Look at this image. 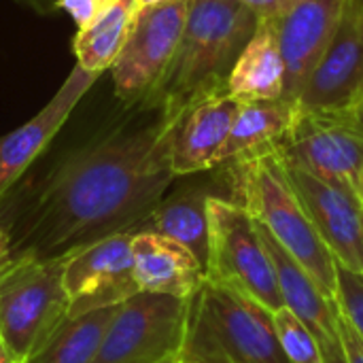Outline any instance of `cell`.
<instances>
[{
    "label": "cell",
    "mask_w": 363,
    "mask_h": 363,
    "mask_svg": "<svg viewBox=\"0 0 363 363\" xmlns=\"http://www.w3.org/2000/svg\"><path fill=\"white\" fill-rule=\"evenodd\" d=\"M174 119L157 117L70 151L47 174L0 198L13 259L72 255L102 238L138 232L177 179Z\"/></svg>",
    "instance_id": "obj_1"
},
{
    "label": "cell",
    "mask_w": 363,
    "mask_h": 363,
    "mask_svg": "<svg viewBox=\"0 0 363 363\" xmlns=\"http://www.w3.org/2000/svg\"><path fill=\"white\" fill-rule=\"evenodd\" d=\"M257 23L236 0H194L174 57L140 106L177 119L191 104L228 91V77Z\"/></svg>",
    "instance_id": "obj_2"
},
{
    "label": "cell",
    "mask_w": 363,
    "mask_h": 363,
    "mask_svg": "<svg viewBox=\"0 0 363 363\" xmlns=\"http://www.w3.org/2000/svg\"><path fill=\"white\" fill-rule=\"evenodd\" d=\"M223 166L230 200L259 221L330 300H338L336 259L308 219L279 155L268 151Z\"/></svg>",
    "instance_id": "obj_3"
},
{
    "label": "cell",
    "mask_w": 363,
    "mask_h": 363,
    "mask_svg": "<svg viewBox=\"0 0 363 363\" xmlns=\"http://www.w3.org/2000/svg\"><path fill=\"white\" fill-rule=\"evenodd\" d=\"M181 363H289L274 313L232 287L204 279L189 298Z\"/></svg>",
    "instance_id": "obj_4"
},
{
    "label": "cell",
    "mask_w": 363,
    "mask_h": 363,
    "mask_svg": "<svg viewBox=\"0 0 363 363\" xmlns=\"http://www.w3.org/2000/svg\"><path fill=\"white\" fill-rule=\"evenodd\" d=\"M68 257H19L0 272V338L19 363L40 351L70 315L64 285Z\"/></svg>",
    "instance_id": "obj_5"
},
{
    "label": "cell",
    "mask_w": 363,
    "mask_h": 363,
    "mask_svg": "<svg viewBox=\"0 0 363 363\" xmlns=\"http://www.w3.org/2000/svg\"><path fill=\"white\" fill-rule=\"evenodd\" d=\"M208 221L206 279L253 298L272 313L285 308L279 279L255 219L240 204L213 196L208 200Z\"/></svg>",
    "instance_id": "obj_6"
},
{
    "label": "cell",
    "mask_w": 363,
    "mask_h": 363,
    "mask_svg": "<svg viewBox=\"0 0 363 363\" xmlns=\"http://www.w3.org/2000/svg\"><path fill=\"white\" fill-rule=\"evenodd\" d=\"M189 300L138 291L121 302L94 363H162L177 359Z\"/></svg>",
    "instance_id": "obj_7"
},
{
    "label": "cell",
    "mask_w": 363,
    "mask_h": 363,
    "mask_svg": "<svg viewBox=\"0 0 363 363\" xmlns=\"http://www.w3.org/2000/svg\"><path fill=\"white\" fill-rule=\"evenodd\" d=\"M194 0H170L138 11L132 32L111 66L115 91L125 104H143L166 74L181 43Z\"/></svg>",
    "instance_id": "obj_8"
},
{
    "label": "cell",
    "mask_w": 363,
    "mask_h": 363,
    "mask_svg": "<svg viewBox=\"0 0 363 363\" xmlns=\"http://www.w3.org/2000/svg\"><path fill=\"white\" fill-rule=\"evenodd\" d=\"M281 162L355 189L363 170V128L347 111L300 113L274 149Z\"/></svg>",
    "instance_id": "obj_9"
},
{
    "label": "cell",
    "mask_w": 363,
    "mask_h": 363,
    "mask_svg": "<svg viewBox=\"0 0 363 363\" xmlns=\"http://www.w3.org/2000/svg\"><path fill=\"white\" fill-rule=\"evenodd\" d=\"M363 98V0H347L336 32L311 74L300 113H342Z\"/></svg>",
    "instance_id": "obj_10"
},
{
    "label": "cell",
    "mask_w": 363,
    "mask_h": 363,
    "mask_svg": "<svg viewBox=\"0 0 363 363\" xmlns=\"http://www.w3.org/2000/svg\"><path fill=\"white\" fill-rule=\"evenodd\" d=\"M134 232L102 238L68 257L64 285L70 315L117 306L140 291L132 257Z\"/></svg>",
    "instance_id": "obj_11"
},
{
    "label": "cell",
    "mask_w": 363,
    "mask_h": 363,
    "mask_svg": "<svg viewBox=\"0 0 363 363\" xmlns=\"http://www.w3.org/2000/svg\"><path fill=\"white\" fill-rule=\"evenodd\" d=\"M283 166L296 196L336 264L363 274V204L357 191L323 181L285 162Z\"/></svg>",
    "instance_id": "obj_12"
},
{
    "label": "cell",
    "mask_w": 363,
    "mask_h": 363,
    "mask_svg": "<svg viewBox=\"0 0 363 363\" xmlns=\"http://www.w3.org/2000/svg\"><path fill=\"white\" fill-rule=\"evenodd\" d=\"M347 0H298L272 21L285 60L283 100L298 102L323 57Z\"/></svg>",
    "instance_id": "obj_13"
},
{
    "label": "cell",
    "mask_w": 363,
    "mask_h": 363,
    "mask_svg": "<svg viewBox=\"0 0 363 363\" xmlns=\"http://www.w3.org/2000/svg\"><path fill=\"white\" fill-rule=\"evenodd\" d=\"M259 238L274 266L279 287L285 306L306 325L319 345L323 363H349L342 330H340V306L338 300H330L315 281L302 270V266L281 247V242L259 223Z\"/></svg>",
    "instance_id": "obj_14"
},
{
    "label": "cell",
    "mask_w": 363,
    "mask_h": 363,
    "mask_svg": "<svg viewBox=\"0 0 363 363\" xmlns=\"http://www.w3.org/2000/svg\"><path fill=\"white\" fill-rule=\"evenodd\" d=\"M240 102L221 91L185 108L172 125L170 160L177 177L215 170L221 149L232 132Z\"/></svg>",
    "instance_id": "obj_15"
},
{
    "label": "cell",
    "mask_w": 363,
    "mask_h": 363,
    "mask_svg": "<svg viewBox=\"0 0 363 363\" xmlns=\"http://www.w3.org/2000/svg\"><path fill=\"white\" fill-rule=\"evenodd\" d=\"M96 79L98 74L87 72L77 64L57 89V94L43 106L40 113H36L28 123L0 138V198L13 185H17L30 164L45 151L49 140L66 123L68 115L87 94Z\"/></svg>",
    "instance_id": "obj_16"
},
{
    "label": "cell",
    "mask_w": 363,
    "mask_h": 363,
    "mask_svg": "<svg viewBox=\"0 0 363 363\" xmlns=\"http://www.w3.org/2000/svg\"><path fill=\"white\" fill-rule=\"evenodd\" d=\"M132 257L140 291L189 300L206 279L204 266L187 247L157 232H134Z\"/></svg>",
    "instance_id": "obj_17"
},
{
    "label": "cell",
    "mask_w": 363,
    "mask_h": 363,
    "mask_svg": "<svg viewBox=\"0 0 363 363\" xmlns=\"http://www.w3.org/2000/svg\"><path fill=\"white\" fill-rule=\"evenodd\" d=\"M215 172H217V179L187 185L179 189L177 194L164 198L138 230V232L143 230L157 232V234L174 238L198 257L204 270L208 264V240H211L208 200L213 196L223 198V194H219L215 187L228 185L225 170L215 168Z\"/></svg>",
    "instance_id": "obj_18"
},
{
    "label": "cell",
    "mask_w": 363,
    "mask_h": 363,
    "mask_svg": "<svg viewBox=\"0 0 363 363\" xmlns=\"http://www.w3.org/2000/svg\"><path fill=\"white\" fill-rule=\"evenodd\" d=\"M228 91L238 102L279 100L285 94V60L272 21L262 19L255 34L240 51L230 77Z\"/></svg>",
    "instance_id": "obj_19"
},
{
    "label": "cell",
    "mask_w": 363,
    "mask_h": 363,
    "mask_svg": "<svg viewBox=\"0 0 363 363\" xmlns=\"http://www.w3.org/2000/svg\"><path fill=\"white\" fill-rule=\"evenodd\" d=\"M298 117V102L257 100L240 102L232 132L221 149L219 166L238 157L274 151Z\"/></svg>",
    "instance_id": "obj_20"
},
{
    "label": "cell",
    "mask_w": 363,
    "mask_h": 363,
    "mask_svg": "<svg viewBox=\"0 0 363 363\" xmlns=\"http://www.w3.org/2000/svg\"><path fill=\"white\" fill-rule=\"evenodd\" d=\"M138 11V0H113L91 26L77 32L72 43L77 64L98 77L111 70L132 32Z\"/></svg>",
    "instance_id": "obj_21"
},
{
    "label": "cell",
    "mask_w": 363,
    "mask_h": 363,
    "mask_svg": "<svg viewBox=\"0 0 363 363\" xmlns=\"http://www.w3.org/2000/svg\"><path fill=\"white\" fill-rule=\"evenodd\" d=\"M117 308L119 304L81 315H68L43 349L26 363H94Z\"/></svg>",
    "instance_id": "obj_22"
},
{
    "label": "cell",
    "mask_w": 363,
    "mask_h": 363,
    "mask_svg": "<svg viewBox=\"0 0 363 363\" xmlns=\"http://www.w3.org/2000/svg\"><path fill=\"white\" fill-rule=\"evenodd\" d=\"M274 325L289 363H323L317 340L287 306L274 313Z\"/></svg>",
    "instance_id": "obj_23"
},
{
    "label": "cell",
    "mask_w": 363,
    "mask_h": 363,
    "mask_svg": "<svg viewBox=\"0 0 363 363\" xmlns=\"http://www.w3.org/2000/svg\"><path fill=\"white\" fill-rule=\"evenodd\" d=\"M338 306L363 338V274L336 264Z\"/></svg>",
    "instance_id": "obj_24"
},
{
    "label": "cell",
    "mask_w": 363,
    "mask_h": 363,
    "mask_svg": "<svg viewBox=\"0 0 363 363\" xmlns=\"http://www.w3.org/2000/svg\"><path fill=\"white\" fill-rule=\"evenodd\" d=\"M113 0H55V9L66 11L77 30H83L87 26H91L111 4Z\"/></svg>",
    "instance_id": "obj_25"
},
{
    "label": "cell",
    "mask_w": 363,
    "mask_h": 363,
    "mask_svg": "<svg viewBox=\"0 0 363 363\" xmlns=\"http://www.w3.org/2000/svg\"><path fill=\"white\" fill-rule=\"evenodd\" d=\"M236 2H240L251 13H255V17L262 21V19H277V17H281L298 0H236Z\"/></svg>",
    "instance_id": "obj_26"
},
{
    "label": "cell",
    "mask_w": 363,
    "mask_h": 363,
    "mask_svg": "<svg viewBox=\"0 0 363 363\" xmlns=\"http://www.w3.org/2000/svg\"><path fill=\"white\" fill-rule=\"evenodd\" d=\"M340 330H342V340H345V351H347L349 363H363V338L353 328V323L342 315V311H340Z\"/></svg>",
    "instance_id": "obj_27"
},
{
    "label": "cell",
    "mask_w": 363,
    "mask_h": 363,
    "mask_svg": "<svg viewBox=\"0 0 363 363\" xmlns=\"http://www.w3.org/2000/svg\"><path fill=\"white\" fill-rule=\"evenodd\" d=\"M13 262V253H11V240H9V234L4 230V223H2V217H0V272Z\"/></svg>",
    "instance_id": "obj_28"
},
{
    "label": "cell",
    "mask_w": 363,
    "mask_h": 363,
    "mask_svg": "<svg viewBox=\"0 0 363 363\" xmlns=\"http://www.w3.org/2000/svg\"><path fill=\"white\" fill-rule=\"evenodd\" d=\"M347 113H349V117H351L359 128H363V98L351 108V111H347Z\"/></svg>",
    "instance_id": "obj_29"
},
{
    "label": "cell",
    "mask_w": 363,
    "mask_h": 363,
    "mask_svg": "<svg viewBox=\"0 0 363 363\" xmlns=\"http://www.w3.org/2000/svg\"><path fill=\"white\" fill-rule=\"evenodd\" d=\"M19 2H26L28 6H34L36 11H47V9L55 6V0H19Z\"/></svg>",
    "instance_id": "obj_30"
},
{
    "label": "cell",
    "mask_w": 363,
    "mask_h": 363,
    "mask_svg": "<svg viewBox=\"0 0 363 363\" xmlns=\"http://www.w3.org/2000/svg\"><path fill=\"white\" fill-rule=\"evenodd\" d=\"M0 363H19L11 355V351L6 349V345L2 342V338H0Z\"/></svg>",
    "instance_id": "obj_31"
},
{
    "label": "cell",
    "mask_w": 363,
    "mask_h": 363,
    "mask_svg": "<svg viewBox=\"0 0 363 363\" xmlns=\"http://www.w3.org/2000/svg\"><path fill=\"white\" fill-rule=\"evenodd\" d=\"M162 2H170V0H138V6L145 9V6H153V4H162Z\"/></svg>",
    "instance_id": "obj_32"
},
{
    "label": "cell",
    "mask_w": 363,
    "mask_h": 363,
    "mask_svg": "<svg viewBox=\"0 0 363 363\" xmlns=\"http://www.w3.org/2000/svg\"><path fill=\"white\" fill-rule=\"evenodd\" d=\"M355 191H357V196H359V200H362V204H363V170H362V174H359V179H357V187H355Z\"/></svg>",
    "instance_id": "obj_33"
},
{
    "label": "cell",
    "mask_w": 363,
    "mask_h": 363,
    "mask_svg": "<svg viewBox=\"0 0 363 363\" xmlns=\"http://www.w3.org/2000/svg\"><path fill=\"white\" fill-rule=\"evenodd\" d=\"M177 359H166V362H162V363H174Z\"/></svg>",
    "instance_id": "obj_34"
},
{
    "label": "cell",
    "mask_w": 363,
    "mask_h": 363,
    "mask_svg": "<svg viewBox=\"0 0 363 363\" xmlns=\"http://www.w3.org/2000/svg\"><path fill=\"white\" fill-rule=\"evenodd\" d=\"M174 363H181V362H174Z\"/></svg>",
    "instance_id": "obj_35"
}]
</instances>
